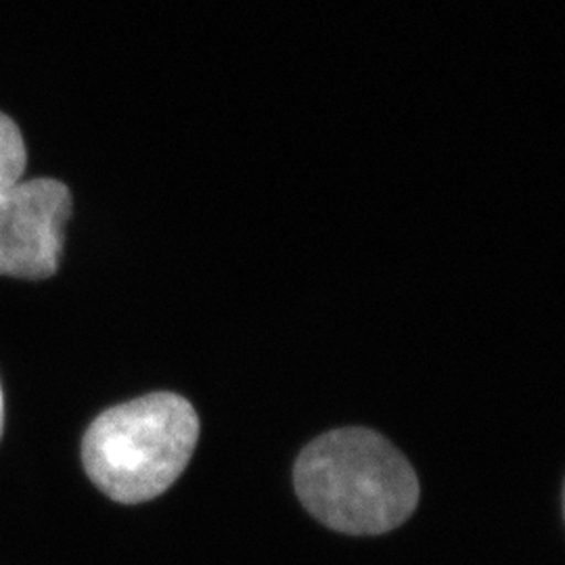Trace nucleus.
<instances>
[{"label": "nucleus", "instance_id": "obj_1", "mask_svg": "<svg viewBox=\"0 0 565 565\" xmlns=\"http://www.w3.org/2000/svg\"><path fill=\"white\" fill-rule=\"evenodd\" d=\"M302 505L335 532L385 534L419 505V480L384 436L345 427L306 446L294 467Z\"/></svg>", "mask_w": 565, "mask_h": 565}, {"label": "nucleus", "instance_id": "obj_2", "mask_svg": "<svg viewBox=\"0 0 565 565\" xmlns=\"http://www.w3.org/2000/svg\"><path fill=\"white\" fill-rule=\"evenodd\" d=\"M200 440V417L172 392L147 394L102 413L84 434L90 482L124 505L158 499L181 478Z\"/></svg>", "mask_w": 565, "mask_h": 565}, {"label": "nucleus", "instance_id": "obj_3", "mask_svg": "<svg viewBox=\"0 0 565 565\" xmlns=\"http://www.w3.org/2000/svg\"><path fill=\"white\" fill-rule=\"evenodd\" d=\"M72 193L55 179L21 181L0 198V275L49 279L60 268Z\"/></svg>", "mask_w": 565, "mask_h": 565}, {"label": "nucleus", "instance_id": "obj_4", "mask_svg": "<svg viewBox=\"0 0 565 565\" xmlns=\"http://www.w3.org/2000/svg\"><path fill=\"white\" fill-rule=\"evenodd\" d=\"M28 151L18 124L0 111V198L20 184Z\"/></svg>", "mask_w": 565, "mask_h": 565}, {"label": "nucleus", "instance_id": "obj_5", "mask_svg": "<svg viewBox=\"0 0 565 565\" xmlns=\"http://www.w3.org/2000/svg\"><path fill=\"white\" fill-rule=\"evenodd\" d=\"M2 427H4V396H2V387H0V438H2Z\"/></svg>", "mask_w": 565, "mask_h": 565}]
</instances>
